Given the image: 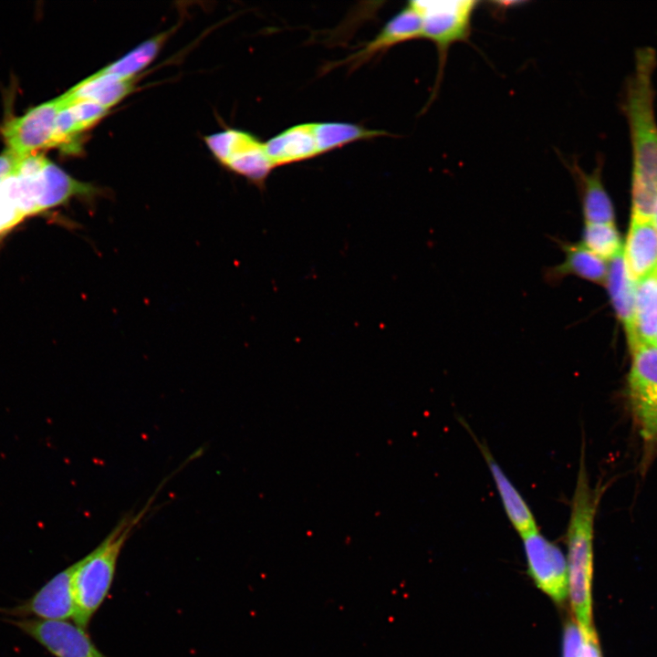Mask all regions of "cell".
Returning a JSON list of instances; mask_svg holds the SVG:
<instances>
[{"label": "cell", "instance_id": "1", "mask_svg": "<svg viewBox=\"0 0 657 657\" xmlns=\"http://www.w3.org/2000/svg\"><path fill=\"white\" fill-rule=\"evenodd\" d=\"M656 52L648 46L635 51L625 87L623 110L631 144V217L653 219L657 198V119L653 72Z\"/></svg>", "mask_w": 657, "mask_h": 657}, {"label": "cell", "instance_id": "2", "mask_svg": "<svg viewBox=\"0 0 657 657\" xmlns=\"http://www.w3.org/2000/svg\"><path fill=\"white\" fill-rule=\"evenodd\" d=\"M100 191L79 182L42 154L20 156L15 171L0 181V236L26 218L66 204L94 200Z\"/></svg>", "mask_w": 657, "mask_h": 657}, {"label": "cell", "instance_id": "3", "mask_svg": "<svg viewBox=\"0 0 657 657\" xmlns=\"http://www.w3.org/2000/svg\"><path fill=\"white\" fill-rule=\"evenodd\" d=\"M604 487L591 486L582 445L576 486L566 532L568 591L571 608L583 632L593 631L591 580L594 522Z\"/></svg>", "mask_w": 657, "mask_h": 657}, {"label": "cell", "instance_id": "4", "mask_svg": "<svg viewBox=\"0 0 657 657\" xmlns=\"http://www.w3.org/2000/svg\"><path fill=\"white\" fill-rule=\"evenodd\" d=\"M153 498L139 512L126 514L90 553L77 561L72 579L74 623L87 630L94 614L105 600L116 572L120 551L141 524Z\"/></svg>", "mask_w": 657, "mask_h": 657}, {"label": "cell", "instance_id": "5", "mask_svg": "<svg viewBox=\"0 0 657 657\" xmlns=\"http://www.w3.org/2000/svg\"><path fill=\"white\" fill-rule=\"evenodd\" d=\"M628 400L633 422L642 442L641 468L657 458V344L631 348Z\"/></svg>", "mask_w": 657, "mask_h": 657}, {"label": "cell", "instance_id": "6", "mask_svg": "<svg viewBox=\"0 0 657 657\" xmlns=\"http://www.w3.org/2000/svg\"><path fill=\"white\" fill-rule=\"evenodd\" d=\"M422 20V38L433 42L438 53V71L432 99L443 79L448 51L452 45L468 40L476 0L411 1Z\"/></svg>", "mask_w": 657, "mask_h": 657}, {"label": "cell", "instance_id": "7", "mask_svg": "<svg viewBox=\"0 0 657 657\" xmlns=\"http://www.w3.org/2000/svg\"><path fill=\"white\" fill-rule=\"evenodd\" d=\"M214 156L227 169L245 177L260 189L274 165L267 157L264 142L241 130L228 129L204 139Z\"/></svg>", "mask_w": 657, "mask_h": 657}, {"label": "cell", "instance_id": "8", "mask_svg": "<svg viewBox=\"0 0 657 657\" xmlns=\"http://www.w3.org/2000/svg\"><path fill=\"white\" fill-rule=\"evenodd\" d=\"M64 100L59 96L6 121L1 128L9 151L18 156L36 153L52 146L57 117Z\"/></svg>", "mask_w": 657, "mask_h": 657}, {"label": "cell", "instance_id": "9", "mask_svg": "<svg viewBox=\"0 0 657 657\" xmlns=\"http://www.w3.org/2000/svg\"><path fill=\"white\" fill-rule=\"evenodd\" d=\"M55 657H107L86 630L68 620L6 619Z\"/></svg>", "mask_w": 657, "mask_h": 657}, {"label": "cell", "instance_id": "10", "mask_svg": "<svg viewBox=\"0 0 657 657\" xmlns=\"http://www.w3.org/2000/svg\"><path fill=\"white\" fill-rule=\"evenodd\" d=\"M521 537L533 580L552 600L563 601L568 593V566L562 551L538 529Z\"/></svg>", "mask_w": 657, "mask_h": 657}, {"label": "cell", "instance_id": "11", "mask_svg": "<svg viewBox=\"0 0 657 657\" xmlns=\"http://www.w3.org/2000/svg\"><path fill=\"white\" fill-rule=\"evenodd\" d=\"M77 562L66 568L29 599L20 604L8 608H0V612L14 619H38L47 620H67L73 619L75 605L72 590V579Z\"/></svg>", "mask_w": 657, "mask_h": 657}, {"label": "cell", "instance_id": "12", "mask_svg": "<svg viewBox=\"0 0 657 657\" xmlns=\"http://www.w3.org/2000/svg\"><path fill=\"white\" fill-rule=\"evenodd\" d=\"M417 38H422V20L410 1L383 26L373 39L345 59L335 62L333 67L337 65L348 66L349 69L358 68L391 47Z\"/></svg>", "mask_w": 657, "mask_h": 657}, {"label": "cell", "instance_id": "13", "mask_svg": "<svg viewBox=\"0 0 657 657\" xmlns=\"http://www.w3.org/2000/svg\"><path fill=\"white\" fill-rule=\"evenodd\" d=\"M463 423L473 437L485 459L503 505L504 511L512 527L520 537L538 529L535 516L529 506L502 470L488 447L477 438L466 422H463Z\"/></svg>", "mask_w": 657, "mask_h": 657}, {"label": "cell", "instance_id": "14", "mask_svg": "<svg viewBox=\"0 0 657 657\" xmlns=\"http://www.w3.org/2000/svg\"><path fill=\"white\" fill-rule=\"evenodd\" d=\"M564 253V260L547 267L543 272L545 281L551 286L559 285L568 276L603 285L608 275L605 260L593 254L581 243L556 239Z\"/></svg>", "mask_w": 657, "mask_h": 657}, {"label": "cell", "instance_id": "15", "mask_svg": "<svg viewBox=\"0 0 657 657\" xmlns=\"http://www.w3.org/2000/svg\"><path fill=\"white\" fill-rule=\"evenodd\" d=\"M579 191L585 224L614 223V208L601 180V162L586 172L574 160L567 164Z\"/></svg>", "mask_w": 657, "mask_h": 657}, {"label": "cell", "instance_id": "16", "mask_svg": "<svg viewBox=\"0 0 657 657\" xmlns=\"http://www.w3.org/2000/svg\"><path fill=\"white\" fill-rule=\"evenodd\" d=\"M623 257L635 281L657 271V227L653 219L631 217Z\"/></svg>", "mask_w": 657, "mask_h": 657}, {"label": "cell", "instance_id": "17", "mask_svg": "<svg viewBox=\"0 0 657 657\" xmlns=\"http://www.w3.org/2000/svg\"><path fill=\"white\" fill-rule=\"evenodd\" d=\"M264 146L275 168L318 155L313 122L291 126L264 142Z\"/></svg>", "mask_w": 657, "mask_h": 657}, {"label": "cell", "instance_id": "18", "mask_svg": "<svg viewBox=\"0 0 657 657\" xmlns=\"http://www.w3.org/2000/svg\"><path fill=\"white\" fill-rule=\"evenodd\" d=\"M627 334L631 348L657 342V271L636 281L633 320Z\"/></svg>", "mask_w": 657, "mask_h": 657}, {"label": "cell", "instance_id": "19", "mask_svg": "<svg viewBox=\"0 0 657 657\" xmlns=\"http://www.w3.org/2000/svg\"><path fill=\"white\" fill-rule=\"evenodd\" d=\"M135 78L124 79L99 70L66 93L73 99L89 100L110 110L132 90Z\"/></svg>", "mask_w": 657, "mask_h": 657}, {"label": "cell", "instance_id": "20", "mask_svg": "<svg viewBox=\"0 0 657 657\" xmlns=\"http://www.w3.org/2000/svg\"><path fill=\"white\" fill-rule=\"evenodd\" d=\"M605 284L614 310L628 333L633 320L636 281L626 266L622 251L610 259Z\"/></svg>", "mask_w": 657, "mask_h": 657}, {"label": "cell", "instance_id": "21", "mask_svg": "<svg viewBox=\"0 0 657 657\" xmlns=\"http://www.w3.org/2000/svg\"><path fill=\"white\" fill-rule=\"evenodd\" d=\"M318 155L349 143L387 136L385 130H370L362 125L342 121L313 122Z\"/></svg>", "mask_w": 657, "mask_h": 657}, {"label": "cell", "instance_id": "22", "mask_svg": "<svg viewBox=\"0 0 657 657\" xmlns=\"http://www.w3.org/2000/svg\"><path fill=\"white\" fill-rule=\"evenodd\" d=\"M167 37L168 32L151 37L99 71L124 79L134 78L154 59Z\"/></svg>", "mask_w": 657, "mask_h": 657}, {"label": "cell", "instance_id": "23", "mask_svg": "<svg viewBox=\"0 0 657 657\" xmlns=\"http://www.w3.org/2000/svg\"><path fill=\"white\" fill-rule=\"evenodd\" d=\"M581 244L602 259H612L621 252L620 235L612 224H585Z\"/></svg>", "mask_w": 657, "mask_h": 657}, {"label": "cell", "instance_id": "24", "mask_svg": "<svg viewBox=\"0 0 657 657\" xmlns=\"http://www.w3.org/2000/svg\"><path fill=\"white\" fill-rule=\"evenodd\" d=\"M584 643V633L575 621H568L563 635V657H579Z\"/></svg>", "mask_w": 657, "mask_h": 657}, {"label": "cell", "instance_id": "25", "mask_svg": "<svg viewBox=\"0 0 657 657\" xmlns=\"http://www.w3.org/2000/svg\"><path fill=\"white\" fill-rule=\"evenodd\" d=\"M584 633V643L579 657H601L595 631Z\"/></svg>", "mask_w": 657, "mask_h": 657}, {"label": "cell", "instance_id": "26", "mask_svg": "<svg viewBox=\"0 0 657 657\" xmlns=\"http://www.w3.org/2000/svg\"><path fill=\"white\" fill-rule=\"evenodd\" d=\"M652 218H653V222H654V224H655V225H656V227H657V198H656L655 204H654L653 217H652Z\"/></svg>", "mask_w": 657, "mask_h": 657}, {"label": "cell", "instance_id": "27", "mask_svg": "<svg viewBox=\"0 0 657 657\" xmlns=\"http://www.w3.org/2000/svg\"><path fill=\"white\" fill-rule=\"evenodd\" d=\"M656 344H657V342H656Z\"/></svg>", "mask_w": 657, "mask_h": 657}]
</instances>
